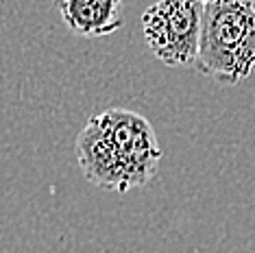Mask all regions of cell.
Here are the masks:
<instances>
[{
    "label": "cell",
    "mask_w": 255,
    "mask_h": 253,
    "mask_svg": "<svg viewBox=\"0 0 255 253\" xmlns=\"http://www.w3.org/2000/svg\"><path fill=\"white\" fill-rule=\"evenodd\" d=\"M203 11L199 0H157L142 13V33L150 55L164 66H190L199 57Z\"/></svg>",
    "instance_id": "cell-3"
},
{
    "label": "cell",
    "mask_w": 255,
    "mask_h": 253,
    "mask_svg": "<svg viewBox=\"0 0 255 253\" xmlns=\"http://www.w3.org/2000/svg\"><path fill=\"white\" fill-rule=\"evenodd\" d=\"M194 68L225 85H238L255 68V0H212L203 11Z\"/></svg>",
    "instance_id": "cell-2"
},
{
    "label": "cell",
    "mask_w": 255,
    "mask_h": 253,
    "mask_svg": "<svg viewBox=\"0 0 255 253\" xmlns=\"http://www.w3.org/2000/svg\"><path fill=\"white\" fill-rule=\"evenodd\" d=\"M55 7L81 37H107L123 26V0H55Z\"/></svg>",
    "instance_id": "cell-4"
},
{
    "label": "cell",
    "mask_w": 255,
    "mask_h": 253,
    "mask_svg": "<svg viewBox=\"0 0 255 253\" xmlns=\"http://www.w3.org/2000/svg\"><path fill=\"white\" fill-rule=\"evenodd\" d=\"M199 2H203V4H207V2H212V0H199Z\"/></svg>",
    "instance_id": "cell-5"
},
{
    "label": "cell",
    "mask_w": 255,
    "mask_h": 253,
    "mask_svg": "<svg viewBox=\"0 0 255 253\" xmlns=\"http://www.w3.org/2000/svg\"><path fill=\"white\" fill-rule=\"evenodd\" d=\"M74 148L85 179L116 194L150 183L164 157L153 125L125 107H109L90 116Z\"/></svg>",
    "instance_id": "cell-1"
}]
</instances>
